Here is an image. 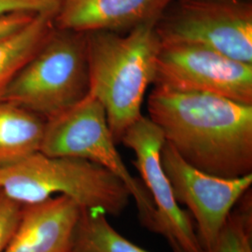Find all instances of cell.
I'll use <instances>...</instances> for the list:
<instances>
[{
  "label": "cell",
  "instance_id": "14",
  "mask_svg": "<svg viewBox=\"0 0 252 252\" xmlns=\"http://www.w3.org/2000/svg\"><path fill=\"white\" fill-rule=\"evenodd\" d=\"M107 217L101 211L82 209L72 252H150L119 234Z\"/></svg>",
  "mask_w": 252,
  "mask_h": 252
},
{
  "label": "cell",
  "instance_id": "8",
  "mask_svg": "<svg viewBox=\"0 0 252 252\" xmlns=\"http://www.w3.org/2000/svg\"><path fill=\"white\" fill-rule=\"evenodd\" d=\"M161 161L175 198L189 209L204 252H212L229 213L252 189V174L227 179L201 171L186 162L171 145L164 141Z\"/></svg>",
  "mask_w": 252,
  "mask_h": 252
},
{
  "label": "cell",
  "instance_id": "1",
  "mask_svg": "<svg viewBox=\"0 0 252 252\" xmlns=\"http://www.w3.org/2000/svg\"><path fill=\"white\" fill-rule=\"evenodd\" d=\"M148 112L165 141L195 168L227 179L252 174V105L154 86Z\"/></svg>",
  "mask_w": 252,
  "mask_h": 252
},
{
  "label": "cell",
  "instance_id": "6",
  "mask_svg": "<svg viewBox=\"0 0 252 252\" xmlns=\"http://www.w3.org/2000/svg\"><path fill=\"white\" fill-rule=\"evenodd\" d=\"M155 29L162 44L202 46L252 64L251 0H173Z\"/></svg>",
  "mask_w": 252,
  "mask_h": 252
},
{
  "label": "cell",
  "instance_id": "18",
  "mask_svg": "<svg viewBox=\"0 0 252 252\" xmlns=\"http://www.w3.org/2000/svg\"><path fill=\"white\" fill-rule=\"evenodd\" d=\"M37 13L38 12L13 11L0 15V39L25 27Z\"/></svg>",
  "mask_w": 252,
  "mask_h": 252
},
{
  "label": "cell",
  "instance_id": "4",
  "mask_svg": "<svg viewBox=\"0 0 252 252\" xmlns=\"http://www.w3.org/2000/svg\"><path fill=\"white\" fill-rule=\"evenodd\" d=\"M88 93L86 33L54 27L0 98L46 120L72 107Z\"/></svg>",
  "mask_w": 252,
  "mask_h": 252
},
{
  "label": "cell",
  "instance_id": "19",
  "mask_svg": "<svg viewBox=\"0 0 252 252\" xmlns=\"http://www.w3.org/2000/svg\"></svg>",
  "mask_w": 252,
  "mask_h": 252
},
{
  "label": "cell",
  "instance_id": "3",
  "mask_svg": "<svg viewBox=\"0 0 252 252\" xmlns=\"http://www.w3.org/2000/svg\"><path fill=\"white\" fill-rule=\"evenodd\" d=\"M0 189L22 205L65 195L82 209L120 216L131 193L126 184L94 162L36 152L0 166Z\"/></svg>",
  "mask_w": 252,
  "mask_h": 252
},
{
  "label": "cell",
  "instance_id": "12",
  "mask_svg": "<svg viewBox=\"0 0 252 252\" xmlns=\"http://www.w3.org/2000/svg\"><path fill=\"white\" fill-rule=\"evenodd\" d=\"M45 119L0 98V166L39 151Z\"/></svg>",
  "mask_w": 252,
  "mask_h": 252
},
{
  "label": "cell",
  "instance_id": "15",
  "mask_svg": "<svg viewBox=\"0 0 252 252\" xmlns=\"http://www.w3.org/2000/svg\"><path fill=\"white\" fill-rule=\"evenodd\" d=\"M212 252H252V193L249 189L226 219Z\"/></svg>",
  "mask_w": 252,
  "mask_h": 252
},
{
  "label": "cell",
  "instance_id": "5",
  "mask_svg": "<svg viewBox=\"0 0 252 252\" xmlns=\"http://www.w3.org/2000/svg\"><path fill=\"white\" fill-rule=\"evenodd\" d=\"M39 152L87 160L113 173L135 200L142 224L152 232H159L152 197L144 184L128 170L109 130L105 108L90 93L72 107L46 119Z\"/></svg>",
  "mask_w": 252,
  "mask_h": 252
},
{
  "label": "cell",
  "instance_id": "11",
  "mask_svg": "<svg viewBox=\"0 0 252 252\" xmlns=\"http://www.w3.org/2000/svg\"><path fill=\"white\" fill-rule=\"evenodd\" d=\"M82 208L57 195L23 205L18 225L4 252H71Z\"/></svg>",
  "mask_w": 252,
  "mask_h": 252
},
{
  "label": "cell",
  "instance_id": "9",
  "mask_svg": "<svg viewBox=\"0 0 252 252\" xmlns=\"http://www.w3.org/2000/svg\"><path fill=\"white\" fill-rule=\"evenodd\" d=\"M164 141L159 126L143 115L128 127L121 139L135 153L134 164L157 212L159 234L167 240L174 252H204L192 218L177 202L163 170L161 151Z\"/></svg>",
  "mask_w": 252,
  "mask_h": 252
},
{
  "label": "cell",
  "instance_id": "2",
  "mask_svg": "<svg viewBox=\"0 0 252 252\" xmlns=\"http://www.w3.org/2000/svg\"><path fill=\"white\" fill-rule=\"evenodd\" d=\"M156 23L119 34L86 33L89 93L104 106L116 143L142 116L145 94L153 83L162 42Z\"/></svg>",
  "mask_w": 252,
  "mask_h": 252
},
{
  "label": "cell",
  "instance_id": "13",
  "mask_svg": "<svg viewBox=\"0 0 252 252\" xmlns=\"http://www.w3.org/2000/svg\"><path fill=\"white\" fill-rule=\"evenodd\" d=\"M57 9L38 12L25 27L0 39V96L54 30Z\"/></svg>",
  "mask_w": 252,
  "mask_h": 252
},
{
  "label": "cell",
  "instance_id": "16",
  "mask_svg": "<svg viewBox=\"0 0 252 252\" xmlns=\"http://www.w3.org/2000/svg\"><path fill=\"white\" fill-rule=\"evenodd\" d=\"M23 205L0 189V252H5L14 234L22 214Z\"/></svg>",
  "mask_w": 252,
  "mask_h": 252
},
{
  "label": "cell",
  "instance_id": "17",
  "mask_svg": "<svg viewBox=\"0 0 252 252\" xmlns=\"http://www.w3.org/2000/svg\"><path fill=\"white\" fill-rule=\"evenodd\" d=\"M60 0H0V15L13 11L41 12L57 9Z\"/></svg>",
  "mask_w": 252,
  "mask_h": 252
},
{
  "label": "cell",
  "instance_id": "7",
  "mask_svg": "<svg viewBox=\"0 0 252 252\" xmlns=\"http://www.w3.org/2000/svg\"><path fill=\"white\" fill-rule=\"evenodd\" d=\"M154 86L252 105V64L192 44H162Z\"/></svg>",
  "mask_w": 252,
  "mask_h": 252
},
{
  "label": "cell",
  "instance_id": "10",
  "mask_svg": "<svg viewBox=\"0 0 252 252\" xmlns=\"http://www.w3.org/2000/svg\"><path fill=\"white\" fill-rule=\"evenodd\" d=\"M173 0H60L54 27L80 33L125 34L156 23Z\"/></svg>",
  "mask_w": 252,
  "mask_h": 252
}]
</instances>
